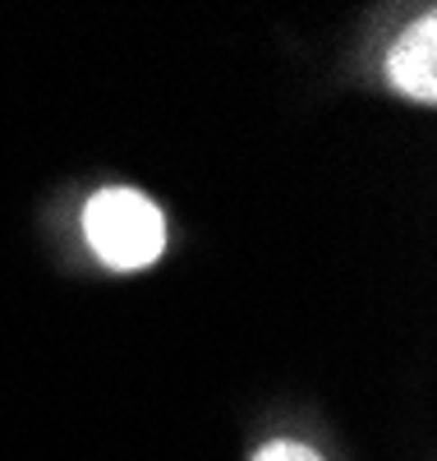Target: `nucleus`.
Returning a JSON list of instances; mask_svg holds the SVG:
<instances>
[{
    "label": "nucleus",
    "mask_w": 437,
    "mask_h": 461,
    "mask_svg": "<svg viewBox=\"0 0 437 461\" xmlns=\"http://www.w3.org/2000/svg\"><path fill=\"white\" fill-rule=\"evenodd\" d=\"M254 461H323L313 447H304V443H267Z\"/></svg>",
    "instance_id": "obj_3"
},
{
    "label": "nucleus",
    "mask_w": 437,
    "mask_h": 461,
    "mask_svg": "<svg viewBox=\"0 0 437 461\" xmlns=\"http://www.w3.org/2000/svg\"><path fill=\"white\" fill-rule=\"evenodd\" d=\"M387 69H391V84L401 88L406 97L433 102L437 97V23L419 19L401 42H396Z\"/></svg>",
    "instance_id": "obj_2"
},
{
    "label": "nucleus",
    "mask_w": 437,
    "mask_h": 461,
    "mask_svg": "<svg viewBox=\"0 0 437 461\" xmlns=\"http://www.w3.org/2000/svg\"><path fill=\"white\" fill-rule=\"evenodd\" d=\"M84 236L102 263L134 273V267H147L162 254L166 221H162V208L134 194V189H102L84 208Z\"/></svg>",
    "instance_id": "obj_1"
}]
</instances>
